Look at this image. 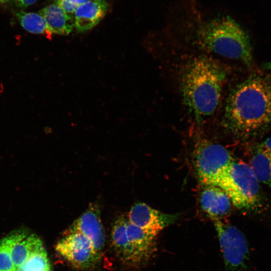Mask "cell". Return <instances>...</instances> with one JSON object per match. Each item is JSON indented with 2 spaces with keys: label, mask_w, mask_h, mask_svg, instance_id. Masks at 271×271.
I'll use <instances>...</instances> for the list:
<instances>
[{
  "label": "cell",
  "mask_w": 271,
  "mask_h": 271,
  "mask_svg": "<svg viewBox=\"0 0 271 271\" xmlns=\"http://www.w3.org/2000/svg\"><path fill=\"white\" fill-rule=\"evenodd\" d=\"M19 7L26 8L35 4L38 0H13Z\"/></svg>",
  "instance_id": "cell-22"
},
{
  "label": "cell",
  "mask_w": 271,
  "mask_h": 271,
  "mask_svg": "<svg viewBox=\"0 0 271 271\" xmlns=\"http://www.w3.org/2000/svg\"><path fill=\"white\" fill-rule=\"evenodd\" d=\"M91 0H56L58 4L68 15L74 17V14L79 6Z\"/></svg>",
  "instance_id": "cell-20"
},
{
  "label": "cell",
  "mask_w": 271,
  "mask_h": 271,
  "mask_svg": "<svg viewBox=\"0 0 271 271\" xmlns=\"http://www.w3.org/2000/svg\"><path fill=\"white\" fill-rule=\"evenodd\" d=\"M224 118L232 130L244 134L271 125V75H251L234 86L225 104Z\"/></svg>",
  "instance_id": "cell-1"
},
{
  "label": "cell",
  "mask_w": 271,
  "mask_h": 271,
  "mask_svg": "<svg viewBox=\"0 0 271 271\" xmlns=\"http://www.w3.org/2000/svg\"><path fill=\"white\" fill-rule=\"evenodd\" d=\"M127 220L125 218L120 217L115 221L111 230V241L112 248L118 258L122 263L128 265Z\"/></svg>",
  "instance_id": "cell-15"
},
{
  "label": "cell",
  "mask_w": 271,
  "mask_h": 271,
  "mask_svg": "<svg viewBox=\"0 0 271 271\" xmlns=\"http://www.w3.org/2000/svg\"><path fill=\"white\" fill-rule=\"evenodd\" d=\"M71 232H79L86 236L97 254L101 257L105 235L100 220L99 209L96 204H92L77 218L66 231V234Z\"/></svg>",
  "instance_id": "cell-9"
},
{
  "label": "cell",
  "mask_w": 271,
  "mask_h": 271,
  "mask_svg": "<svg viewBox=\"0 0 271 271\" xmlns=\"http://www.w3.org/2000/svg\"><path fill=\"white\" fill-rule=\"evenodd\" d=\"M21 26L27 31L34 34H42L51 39L52 34L47 27L44 17L39 13L19 11L15 14Z\"/></svg>",
  "instance_id": "cell-16"
},
{
  "label": "cell",
  "mask_w": 271,
  "mask_h": 271,
  "mask_svg": "<svg viewBox=\"0 0 271 271\" xmlns=\"http://www.w3.org/2000/svg\"><path fill=\"white\" fill-rule=\"evenodd\" d=\"M217 186L238 209H254L260 202L259 182L249 164L244 162L233 161L220 176Z\"/></svg>",
  "instance_id": "cell-4"
},
{
  "label": "cell",
  "mask_w": 271,
  "mask_h": 271,
  "mask_svg": "<svg viewBox=\"0 0 271 271\" xmlns=\"http://www.w3.org/2000/svg\"><path fill=\"white\" fill-rule=\"evenodd\" d=\"M258 148L271 157V137L264 141Z\"/></svg>",
  "instance_id": "cell-21"
},
{
  "label": "cell",
  "mask_w": 271,
  "mask_h": 271,
  "mask_svg": "<svg viewBox=\"0 0 271 271\" xmlns=\"http://www.w3.org/2000/svg\"><path fill=\"white\" fill-rule=\"evenodd\" d=\"M130 266L140 267L151 259L157 250L156 235L126 222Z\"/></svg>",
  "instance_id": "cell-8"
},
{
  "label": "cell",
  "mask_w": 271,
  "mask_h": 271,
  "mask_svg": "<svg viewBox=\"0 0 271 271\" xmlns=\"http://www.w3.org/2000/svg\"><path fill=\"white\" fill-rule=\"evenodd\" d=\"M262 68L265 70H271V62L263 63Z\"/></svg>",
  "instance_id": "cell-23"
},
{
  "label": "cell",
  "mask_w": 271,
  "mask_h": 271,
  "mask_svg": "<svg viewBox=\"0 0 271 271\" xmlns=\"http://www.w3.org/2000/svg\"><path fill=\"white\" fill-rule=\"evenodd\" d=\"M16 271H19V270H16Z\"/></svg>",
  "instance_id": "cell-24"
},
{
  "label": "cell",
  "mask_w": 271,
  "mask_h": 271,
  "mask_svg": "<svg viewBox=\"0 0 271 271\" xmlns=\"http://www.w3.org/2000/svg\"><path fill=\"white\" fill-rule=\"evenodd\" d=\"M213 221L226 268L235 271L244 268L248 259V248L243 234L222 219Z\"/></svg>",
  "instance_id": "cell-6"
},
{
  "label": "cell",
  "mask_w": 271,
  "mask_h": 271,
  "mask_svg": "<svg viewBox=\"0 0 271 271\" xmlns=\"http://www.w3.org/2000/svg\"><path fill=\"white\" fill-rule=\"evenodd\" d=\"M178 214L165 213L140 203L133 205L128 214V221L148 232L157 235L165 227L175 223Z\"/></svg>",
  "instance_id": "cell-10"
},
{
  "label": "cell",
  "mask_w": 271,
  "mask_h": 271,
  "mask_svg": "<svg viewBox=\"0 0 271 271\" xmlns=\"http://www.w3.org/2000/svg\"><path fill=\"white\" fill-rule=\"evenodd\" d=\"M231 201L220 187L205 185L200 195V204L203 211L213 219H221L231 210Z\"/></svg>",
  "instance_id": "cell-11"
},
{
  "label": "cell",
  "mask_w": 271,
  "mask_h": 271,
  "mask_svg": "<svg viewBox=\"0 0 271 271\" xmlns=\"http://www.w3.org/2000/svg\"><path fill=\"white\" fill-rule=\"evenodd\" d=\"M194 161L201 182L204 185L217 186L220 176L233 160L221 145L203 140L195 147Z\"/></svg>",
  "instance_id": "cell-5"
},
{
  "label": "cell",
  "mask_w": 271,
  "mask_h": 271,
  "mask_svg": "<svg viewBox=\"0 0 271 271\" xmlns=\"http://www.w3.org/2000/svg\"><path fill=\"white\" fill-rule=\"evenodd\" d=\"M42 242L40 238L35 234L27 236L24 233H18L11 251L12 259L17 270L26 261L34 250Z\"/></svg>",
  "instance_id": "cell-14"
},
{
  "label": "cell",
  "mask_w": 271,
  "mask_h": 271,
  "mask_svg": "<svg viewBox=\"0 0 271 271\" xmlns=\"http://www.w3.org/2000/svg\"><path fill=\"white\" fill-rule=\"evenodd\" d=\"M249 165L258 181L271 188V157L258 148Z\"/></svg>",
  "instance_id": "cell-17"
},
{
  "label": "cell",
  "mask_w": 271,
  "mask_h": 271,
  "mask_svg": "<svg viewBox=\"0 0 271 271\" xmlns=\"http://www.w3.org/2000/svg\"><path fill=\"white\" fill-rule=\"evenodd\" d=\"M18 235V233H16L0 240V271L17 270L13 264L11 251Z\"/></svg>",
  "instance_id": "cell-19"
},
{
  "label": "cell",
  "mask_w": 271,
  "mask_h": 271,
  "mask_svg": "<svg viewBox=\"0 0 271 271\" xmlns=\"http://www.w3.org/2000/svg\"><path fill=\"white\" fill-rule=\"evenodd\" d=\"M108 8L105 0H91L80 5L74 14V28L80 33L90 30L104 18Z\"/></svg>",
  "instance_id": "cell-12"
},
{
  "label": "cell",
  "mask_w": 271,
  "mask_h": 271,
  "mask_svg": "<svg viewBox=\"0 0 271 271\" xmlns=\"http://www.w3.org/2000/svg\"><path fill=\"white\" fill-rule=\"evenodd\" d=\"M19 271H51V265L43 242L32 252Z\"/></svg>",
  "instance_id": "cell-18"
},
{
  "label": "cell",
  "mask_w": 271,
  "mask_h": 271,
  "mask_svg": "<svg viewBox=\"0 0 271 271\" xmlns=\"http://www.w3.org/2000/svg\"><path fill=\"white\" fill-rule=\"evenodd\" d=\"M39 13L45 19L52 34L67 35L74 27V18L67 15L56 3L46 6Z\"/></svg>",
  "instance_id": "cell-13"
},
{
  "label": "cell",
  "mask_w": 271,
  "mask_h": 271,
  "mask_svg": "<svg viewBox=\"0 0 271 271\" xmlns=\"http://www.w3.org/2000/svg\"><path fill=\"white\" fill-rule=\"evenodd\" d=\"M226 77L216 61L200 56L185 68L181 79L184 102L197 120L212 115L218 108Z\"/></svg>",
  "instance_id": "cell-3"
},
{
  "label": "cell",
  "mask_w": 271,
  "mask_h": 271,
  "mask_svg": "<svg viewBox=\"0 0 271 271\" xmlns=\"http://www.w3.org/2000/svg\"><path fill=\"white\" fill-rule=\"evenodd\" d=\"M55 250L72 267L78 270L92 269L101 259L90 240L79 232L65 234L57 243Z\"/></svg>",
  "instance_id": "cell-7"
},
{
  "label": "cell",
  "mask_w": 271,
  "mask_h": 271,
  "mask_svg": "<svg viewBox=\"0 0 271 271\" xmlns=\"http://www.w3.org/2000/svg\"><path fill=\"white\" fill-rule=\"evenodd\" d=\"M182 5L194 24L200 46L208 52L228 59L252 64V48L248 35L228 16L205 18L194 0H182Z\"/></svg>",
  "instance_id": "cell-2"
}]
</instances>
